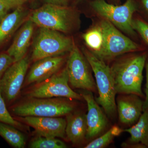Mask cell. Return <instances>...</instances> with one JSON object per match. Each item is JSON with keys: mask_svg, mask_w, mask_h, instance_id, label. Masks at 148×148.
<instances>
[{"mask_svg": "<svg viewBox=\"0 0 148 148\" xmlns=\"http://www.w3.org/2000/svg\"><path fill=\"white\" fill-rule=\"evenodd\" d=\"M145 54L135 55L116 61L111 67L117 94L144 97L142 89Z\"/></svg>", "mask_w": 148, "mask_h": 148, "instance_id": "6da1fadb", "label": "cell"}, {"mask_svg": "<svg viewBox=\"0 0 148 148\" xmlns=\"http://www.w3.org/2000/svg\"><path fill=\"white\" fill-rule=\"evenodd\" d=\"M85 58L92 69L99 96L95 98L98 105L102 107L105 113L111 119L116 115L117 108L114 82L110 67L105 61L97 57L92 52L83 51Z\"/></svg>", "mask_w": 148, "mask_h": 148, "instance_id": "7a4b0ae2", "label": "cell"}, {"mask_svg": "<svg viewBox=\"0 0 148 148\" xmlns=\"http://www.w3.org/2000/svg\"><path fill=\"white\" fill-rule=\"evenodd\" d=\"M75 104L70 99L35 98L24 101L14 107V114L21 117H60L73 112Z\"/></svg>", "mask_w": 148, "mask_h": 148, "instance_id": "3957f363", "label": "cell"}, {"mask_svg": "<svg viewBox=\"0 0 148 148\" xmlns=\"http://www.w3.org/2000/svg\"><path fill=\"white\" fill-rule=\"evenodd\" d=\"M73 41L58 31L40 28L34 41L32 58L36 61L51 56H61L71 51Z\"/></svg>", "mask_w": 148, "mask_h": 148, "instance_id": "277c9868", "label": "cell"}, {"mask_svg": "<svg viewBox=\"0 0 148 148\" xmlns=\"http://www.w3.org/2000/svg\"><path fill=\"white\" fill-rule=\"evenodd\" d=\"M69 83V75L66 68L48 79L36 84L26 94L30 98L64 97L73 100H82L81 95L72 90Z\"/></svg>", "mask_w": 148, "mask_h": 148, "instance_id": "5b68a950", "label": "cell"}, {"mask_svg": "<svg viewBox=\"0 0 148 148\" xmlns=\"http://www.w3.org/2000/svg\"><path fill=\"white\" fill-rule=\"evenodd\" d=\"M100 27L103 32V45L101 50L95 54L100 59L104 61L110 60L139 49L137 44L122 34L108 20L101 21Z\"/></svg>", "mask_w": 148, "mask_h": 148, "instance_id": "8992f818", "label": "cell"}, {"mask_svg": "<svg viewBox=\"0 0 148 148\" xmlns=\"http://www.w3.org/2000/svg\"><path fill=\"white\" fill-rule=\"evenodd\" d=\"M94 11L123 32L129 34H135L132 26V16L136 10L133 0H127L123 5H113L105 0H94L91 3Z\"/></svg>", "mask_w": 148, "mask_h": 148, "instance_id": "52a82bcc", "label": "cell"}, {"mask_svg": "<svg viewBox=\"0 0 148 148\" xmlns=\"http://www.w3.org/2000/svg\"><path fill=\"white\" fill-rule=\"evenodd\" d=\"M72 17L71 10L66 6L46 3L35 10L29 19L40 28L65 33L70 29Z\"/></svg>", "mask_w": 148, "mask_h": 148, "instance_id": "ba28073f", "label": "cell"}, {"mask_svg": "<svg viewBox=\"0 0 148 148\" xmlns=\"http://www.w3.org/2000/svg\"><path fill=\"white\" fill-rule=\"evenodd\" d=\"M90 66L85 56L74 46L70 51L66 68L69 82L74 88L91 92L97 90L96 83L90 71Z\"/></svg>", "mask_w": 148, "mask_h": 148, "instance_id": "9c48e42d", "label": "cell"}, {"mask_svg": "<svg viewBox=\"0 0 148 148\" xmlns=\"http://www.w3.org/2000/svg\"><path fill=\"white\" fill-rule=\"evenodd\" d=\"M29 64V58L25 56L10 65L3 75L0 81V91L8 102L14 100L19 94Z\"/></svg>", "mask_w": 148, "mask_h": 148, "instance_id": "30bf717a", "label": "cell"}, {"mask_svg": "<svg viewBox=\"0 0 148 148\" xmlns=\"http://www.w3.org/2000/svg\"><path fill=\"white\" fill-rule=\"evenodd\" d=\"M81 95L87 103L86 140L90 142L104 133L108 126V120L107 115L95 101L92 92L85 90Z\"/></svg>", "mask_w": 148, "mask_h": 148, "instance_id": "8fae6325", "label": "cell"}, {"mask_svg": "<svg viewBox=\"0 0 148 148\" xmlns=\"http://www.w3.org/2000/svg\"><path fill=\"white\" fill-rule=\"evenodd\" d=\"M24 123L34 129L39 136L47 138H66V120L59 117H21Z\"/></svg>", "mask_w": 148, "mask_h": 148, "instance_id": "7c38bea8", "label": "cell"}, {"mask_svg": "<svg viewBox=\"0 0 148 148\" xmlns=\"http://www.w3.org/2000/svg\"><path fill=\"white\" fill-rule=\"evenodd\" d=\"M117 98V110L122 124L131 126L138 121L143 112L144 101L135 94H121Z\"/></svg>", "mask_w": 148, "mask_h": 148, "instance_id": "4fadbf2b", "label": "cell"}, {"mask_svg": "<svg viewBox=\"0 0 148 148\" xmlns=\"http://www.w3.org/2000/svg\"><path fill=\"white\" fill-rule=\"evenodd\" d=\"M65 59L61 56H51L35 61L27 75L25 84L39 83L59 71Z\"/></svg>", "mask_w": 148, "mask_h": 148, "instance_id": "5bb4252c", "label": "cell"}, {"mask_svg": "<svg viewBox=\"0 0 148 148\" xmlns=\"http://www.w3.org/2000/svg\"><path fill=\"white\" fill-rule=\"evenodd\" d=\"M34 30V23L27 20L17 32L7 53L10 56L14 62L25 57L30 45Z\"/></svg>", "mask_w": 148, "mask_h": 148, "instance_id": "9a60e30c", "label": "cell"}, {"mask_svg": "<svg viewBox=\"0 0 148 148\" xmlns=\"http://www.w3.org/2000/svg\"><path fill=\"white\" fill-rule=\"evenodd\" d=\"M66 116V137L74 145L82 144L86 140V114L79 112H73Z\"/></svg>", "mask_w": 148, "mask_h": 148, "instance_id": "2e32d148", "label": "cell"}, {"mask_svg": "<svg viewBox=\"0 0 148 148\" xmlns=\"http://www.w3.org/2000/svg\"><path fill=\"white\" fill-rule=\"evenodd\" d=\"M27 12L21 7L7 14L0 22V45L5 42L25 20Z\"/></svg>", "mask_w": 148, "mask_h": 148, "instance_id": "e0dca14e", "label": "cell"}, {"mask_svg": "<svg viewBox=\"0 0 148 148\" xmlns=\"http://www.w3.org/2000/svg\"><path fill=\"white\" fill-rule=\"evenodd\" d=\"M130 135L126 143L142 144L148 148V111L143 112L139 120L135 124L127 129L123 130Z\"/></svg>", "mask_w": 148, "mask_h": 148, "instance_id": "ac0fdd59", "label": "cell"}, {"mask_svg": "<svg viewBox=\"0 0 148 148\" xmlns=\"http://www.w3.org/2000/svg\"><path fill=\"white\" fill-rule=\"evenodd\" d=\"M16 128L10 125L0 122V135L14 147L24 148L25 137Z\"/></svg>", "mask_w": 148, "mask_h": 148, "instance_id": "d6986e66", "label": "cell"}, {"mask_svg": "<svg viewBox=\"0 0 148 148\" xmlns=\"http://www.w3.org/2000/svg\"><path fill=\"white\" fill-rule=\"evenodd\" d=\"M123 129L116 125L112 126L108 130L101 136L90 141L85 148H103L109 145L113 141L114 138L119 136Z\"/></svg>", "mask_w": 148, "mask_h": 148, "instance_id": "ffe728a7", "label": "cell"}, {"mask_svg": "<svg viewBox=\"0 0 148 148\" xmlns=\"http://www.w3.org/2000/svg\"><path fill=\"white\" fill-rule=\"evenodd\" d=\"M86 43L94 54L98 53L103 45V36L101 27L94 28L88 31L83 36Z\"/></svg>", "mask_w": 148, "mask_h": 148, "instance_id": "44dd1931", "label": "cell"}, {"mask_svg": "<svg viewBox=\"0 0 148 148\" xmlns=\"http://www.w3.org/2000/svg\"><path fill=\"white\" fill-rule=\"evenodd\" d=\"M32 148H66L67 146L63 141L56 138L39 136L32 141L29 146Z\"/></svg>", "mask_w": 148, "mask_h": 148, "instance_id": "7402d4cb", "label": "cell"}, {"mask_svg": "<svg viewBox=\"0 0 148 148\" xmlns=\"http://www.w3.org/2000/svg\"><path fill=\"white\" fill-rule=\"evenodd\" d=\"M0 122L7 123L18 129L23 128V125L19 122L14 119L9 112L4 99L0 91Z\"/></svg>", "mask_w": 148, "mask_h": 148, "instance_id": "603a6c76", "label": "cell"}, {"mask_svg": "<svg viewBox=\"0 0 148 148\" xmlns=\"http://www.w3.org/2000/svg\"><path fill=\"white\" fill-rule=\"evenodd\" d=\"M132 26L148 44V24L139 19L132 20Z\"/></svg>", "mask_w": 148, "mask_h": 148, "instance_id": "cb8c5ba5", "label": "cell"}, {"mask_svg": "<svg viewBox=\"0 0 148 148\" xmlns=\"http://www.w3.org/2000/svg\"><path fill=\"white\" fill-rule=\"evenodd\" d=\"M13 63V58L7 53L0 54V81L7 69Z\"/></svg>", "mask_w": 148, "mask_h": 148, "instance_id": "d4e9b609", "label": "cell"}, {"mask_svg": "<svg viewBox=\"0 0 148 148\" xmlns=\"http://www.w3.org/2000/svg\"><path fill=\"white\" fill-rule=\"evenodd\" d=\"M9 9L21 7L28 0H2Z\"/></svg>", "mask_w": 148, "mask_h": 148, "instance_id": "484cf974", "label": "cell"}, {"mask_svg": "<svg viewBox=\"0 0 148 148\" xmlns=\"http://www.w3.org/2000/svg\"><path fill=\"white\" fill-rule=\"evenodd\" d=\"M146 74L145 99L143 103V111H148V60L146 64Z\"/></svg>", "mask_w": 148, "mask_h": 148, "instance_id": "4316f807", "label": "cell"}, {"mask_svg": "<svg viewBox=\"0 0 148 148\" xmlns=\"http://www.w3.org/2000/svg\"><path fill=\"white\" fill-rule=\"evenodd\" d=\"M9 10V9L2 0H0V22L7 14Z\"/></svg>", "mask_w": 148, "mask_h": 148, "instance_id": "83f0119b", "label": "cell"}, {"mask_svg": "<svg viewBox=\"0 0 148 148\" xmlns=\"http://www.w3.org/2000/svg\"><path fill=\"white\" fill-rule=\"evenodd\" d=\"M46 3L56 5L66 6L69 0H44Z\"/></svg>", "mask_w": 148, "mask_h": 148, "instance_id": "f1b7e54d", "label": "cell"}, {"mask_svg": "<svg viewBox=\"0 0 148 148\" xmlns=\"http://www.w3.org/2000/svg\"><path fill=\"white\" fill-rule=\"evenodd\" d=\"M143 3L144 6L148 12V0H143Z\"/></svg>", "mask_w": 148, "mask_h": 148, "instance_id": "f546056e", "label": "cell"}, {"mask_svg": "<svg viewBox=\"0 0 148 148\" xmlns=\"http://www.w3.org/2000/svg\"><path fill=\"white\" fill-rule=\"evenodd\" d=\"M78 1H83V0H77Z\"/></svg>", "mask_w": 148, "mask_h": 148, "instance_id": "4dcf8cb0", "label": "cell"}]
</instances>
